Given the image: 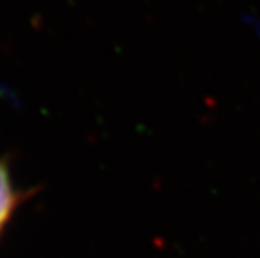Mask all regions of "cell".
<instances>
[{
	"label": "cell",
	"instance_id": "6da1fadb",
	"mask_svg": "<svg viewBox=\"0 0 260 258\" xmlns=\"http://www.w3.org/2000/svg\"><path fill=\"white\" fill-rule=\"evenodd\" d=\"M30 196H34V190H22L15 185L10 159L7 156L0 158V238L7 232L19 208Z\"/></svg>",
	"mask_w": 260,
	"mask_h": 258
}]
</instances>
